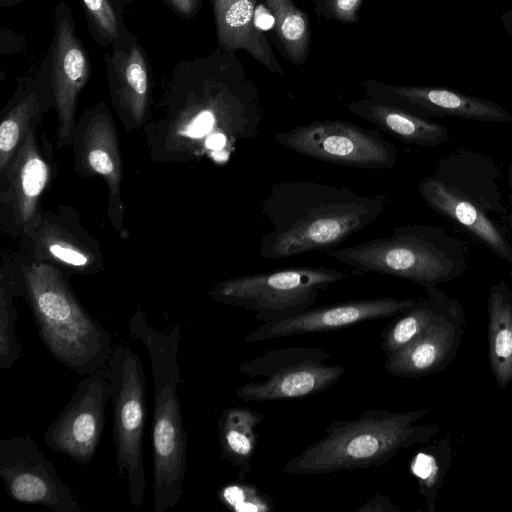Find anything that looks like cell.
I'll return each mask as SVG.
<instances>
[{"label": "cell", "mask_w": 512, "mask_h": 512, "mask_svg": "<svg viewBox=\"0 0 512 512\" xmlns=\"http://www.w3.org/2000/svg\"><path fill=\"white\" fill-rule=\"evenodd\" d=\"M23 257L2 258L0 270V369L10 368L22 355L16 336L17 310L13 298L23 295Z\"/></svg>", "instance_id": "cell-27"}, {"label": "cell", "mask_w": 512, "mask_h": 512, "mask_svg": "<svg viewBox=\"0 0 512 512\" xmlns=\"http://www.w3.org/2000/svg\"><path fill=\"white\" fill-rule=\"evenodd\" d=\"M129 336L142 342L150 357L153 377V505L155 512L173 508L183 495L187 466V431L178 386L181 326L158 331L137 308L130 319Z\"/></svg>", "instance_id": "cell-3"}, {"label": "cell", "mask_w": 512, "mask_h": 512, "mask_svg": "<svg viewBox=\"0 0 512 512\" xmlns=\"http://www.w3.org/2000/svg\"><path fill=\"white\" fill-rule=\"evenodd\" d=\"M0 477L18 502L54 512H82L76 495L29 435L0 440Z\"/></svg>", "instance_id": "cell-12"}, {"label": "cell", "mask_w": 512, "mask_h": 512, "mask_svg": "<svg viewBox=\"0 0 512 512\" xmlns=\"http://www.w3.org/2000/svg\"><path fill=\"white\" fill-rule=\"evenodd\" d=\"M74 169L83 177L101 176L108 188V217L116 231L123 227L122 159L118 133L107 105L100 102L76 120L72 144Z\"/></svg>", "instance_id": "cell-16"}, {"label": "cell", "mask_w": 512, "mask_h": 512, "mask_svg": "<svg viewBox=\"0 0 512 512\" xmlns=\"http://www.w3.org/2000/svg\"><path fill=\"white\" fill-rule=\"evenodd\" d=\"M264 418V414L247 407L226 408L219 416L217 431L222 458L238 470V480H245L251 473L256 427Z\"/></svg>", "instance_id": "cell-25"}, {"label": "cell", "mask_w": 512, "mask_h": 512, "mask_svg": "<svg viewBox=\"0 0 512 512\" xmlns=\"http://www.w3.org/2000/svg\"><path fill=\"white\" fill-rule=\"evenodd\" d=\"M411 473L418 481L419 491L425 498L430 510H433L437 485L440 481L439 463L430 451H420L410 463Z\"/></svg>", "instance_id": "cell-32"}, {"label": "cell", "mask_w": 512, "mask_h": 512, "mask_svg": "<svg viewBox=\"0 0 512 512\" xmlns=\"http://www.w3.org/2000/svg\"><path fill=\"white\" fill-rule=\"evenodd\" d=\"M109 400L110 382L106 369L87 375L77 384L69 401L44 432L46 446L69 456L78 464H88L103 434Z\"/></svg>", "instance_id": "cell-14"}, {"label": "cell", "mask_w": 512, "mask_h": 512, "mask_svg": "<svg viewBox=\"0 0 512 512\" xmlns=\"http://www.w3.org/2000/svg\"><path fill=\"white\" fill-rule=\"evenodd\" d=\"M364 0H314L315 13L328 21L354 24Z\"/></svg>", "instance_id": "cell-33"}, {"label": "cell", "mask_w": 512, "mask_h": 512, "mask_svg": "<svg viewBox=\"0 0 512 512\" xmlns=\"http://www.w3.org/2000/svg\"><path fill=\"white\" fill-rule=\"evenodd\" d=\"M384 194L365 195L347 186L308 180L277 182L260 207L270 231L258 255L278 260L311 252H329L383 213Z\"/></svg>", "instance_id": "cell-2"}, {"label": "cell", "mask_w": 512, "mask_h": 512, "mask_svg": "<svg viewBox=\"0 0 512 512\" xmlns=\"http://www.w3.org/2000/svg\"><path fill=\"white\" fill-rule=\"evenodd\" d=\"M428 410L402 413L369 408L353 420H335L323 438L290 459L283 471L292 475H322L381 466L398 451L429 440L439 427L417 425Z\"/></svg>", "instance_id": "cell-5"}, {"label": "cell", "mask_w": 512, "mask_h": 512, "mask_svg": "<svg viewBox=\"0 0 512 512\" xmlns=\"http://www.w3.org/2000/svg\"><path fill=\"white\" fill-rule=\"evenodd\" d=\"M217 498L234 512H271L275 509L269 495L244 480L223 485L217 492Z\"/></svg>", "instance_id": "cell-31"}, {"label": "cell", "mask_w": 512, "mask_h": 512, "mask_svg": "<svg viewBox=\"0 0 512 512\" xmlns=\"http://www.w3.org/2000/svg\"><path fill=\"white\" fill-rule=\"evenodd\" d=\"M430 299L418 300L409 310L396 316L381 333L380 349L385 357L402 349L420 336L442 313L439 308L440 292H428Z\"/></svg>", "instance_id": "cell-29"}, {"label": "cell", "mask_w": 512, "mask_h": 512, "mask_svg": "<svg viewBox=\"0 0 512 512\" xmlns=\"http://www.w3.org/2000/svg\"><path fill=\"white\" fill-rule=\"evenodd\" d=\"M418 299L392 297L349 300L306 309L296 315L262 323L245 337V343L320 333L348 328L358 323L396 317L414 307Z\"/></svg>", "instance_id": "cell-19"}, {"label": "cell", "mask_w": 512, "mask_h": 512, "mask_svg": "<svg viewBox=\"0 0 512 512\" xmlns=\"http://www.w3.org/2000/svg\"><path fill=\"white\" fill-rule=\"evenodd\" d=\"M22 274L23 296L53 357L80 376L105 368L113 350L111 337L78 300L68 276L25 255Z\"/></svg>", "instance_id": "cell-4"}, {"label": "cell", "mask_w": 512, "mask_h": 512, "mask_svg": "<svg viewBox=\"0 0 512 512\" xmlns=\"http://www.w3.org/2000/svg\"><path fill=\"white\" fill-rule=\"evenodd\" d=\"M489 360L500 388L512 382V290L504 281L490 289Z\"/></svg>", "instance_id": "cell-26"}, {"label": "cell", "mask_w": 512, "mask_h": 512, "mask_svg": "<svg viewBox=\"0 0 512 512\" xmlns=\"http://www.w3.org/2000/svg\"><path fill=\"white\" fill-rule=\"evenodd\" d=\"M347 274L329 267H288L236 276L213 285L208 296L222 304L252 310L268 323L311 308L321 292Z\"/></svg>", "instance_id": "cell-7"}, {"label": "cell", "mask_w": 512, "mask_h": 512, "mask_svg": "<svg viewBox=\"0 0 512 512\" xmlns=\"http://www.w3.org/2000/svg\"><path fill=\"white\" fill-rule=\"evenodd\" d=\"M105 369L110 382L117 472L127 475L129 502L140 510L146 485L143 434L147 405L143 364L134 351L117 344Z\"/></svg>", "instance_id": "cell-8"}, {"label": "cell", "mask_w": 512, "mask_h": 512, "mask_svg": "<svg viewBox=\"0 0 512 512\" xmlns=\"http://www.w3.org/2000/svg\"><path fill=\"white\" fill-rule=\"evenodd\" d=\"M347 108L407 144L434 147L449 141V130L443 125L396 106L365 97L348 103Z\"/></svg>", "instance_id": "cell-24"}, {"label": "cell", "mask_w": 512, "mask_h": 512, "mask_svg": "<svg viewBox=\"0 0 512 512\" xmlns=\"http://www.w3.org/2000/svg\"><path fill=\"white\" fill-rule=\"evenodd\" d=\"M55 108L50 58L46 52L38 68L17 80L2 110L0 121V174L10 163L27 132L41 124L43 115Z\"/></svg>", "instance_id": "cell-20"}, {"label": "cell", "mask_w": 512, "mask_h": 512, "mask_svg": "<svg viewBox=\"0 0 512 512\" xmlns=\"http://www.w3.org/2000/svg\"><path fill=\"white\" fill-rule=\"evenodd\" d=\"M328 254L349 266L353 274L406 279L428 292L467 268L463 243L440 228L423 224L397 226L389 236L333 249Z\"/></svg>", "instance_id": "cell-6"}, {"label": "cell", "mask_w": 512, "mask_h": 512, "mask_svg": "<svg viewBox=\"0 0 512 512\" xmlns=\"http://www.w3.org/2000/svg\"><path fill=\"white\" fill-rule=\"evenodd\" d=\"M418 191L430 207L465 227L512 268L510 243L488 214L476 203L434 176L423 178Z\"/></svg>", "instance_id": "cell-22"}, {"label": "cell", "mask_w": 512, "mask_h": 512, "mask_svg": "<svg viewBox=\"0 0 512 512\" xmlns=\"http://www.w3.org/2000/svg\"><path fill=\"white\" fill-rule=\"evenodd\" d=\"M361 86L367 98L425 118L453 116L476 121H512V114L498 103L446 87L395 85L377 80H364Z\"/></svg>", "instance_id": "cell-18"}, {"label": "cell", "mask_w": 512, "mask_h": 512, "mask_svg": "<svg viewBox=\"0 0 512 512\" xmlns=\"http://www.w3.org/2000/svg\"><path fill=\"white\" fill-rule=\"evenodd\" d=\"M159 115L146 123L151 156L162 162L228 161L260 133L259 91L236 52L221 47L177 62Z\"/></svg>", "instance_id": "cell-1"}, {"label": "cell", "mask_w": 512, "mask_h": 512, "mask_svg": "<svg viewBox=\"0 0 512 512\" xmlns=\"http://www.w3.org/2000/svg\"><path fill=\"white\" fill-rule=\"evenodd\" d=\"M398 508L393 505L389 496L375 495L364 503L357 512H398Z\"/></svg>", "instance_id": "cell-35"}, {"label": "cell", "mask_w": 512, "mask_h": 512, "mask_svg": "<svg viewBox=\"0 0 512 512\" xmlns=\"http://www.w3.org/2000/svg\"><path fill=\"white\" fill-rule=\"evenodd\" d=\"M24 255L71 274L93 275L104 269L99 243L71 208L44 211L36 226L19 240Z\"/></svg>", "instance_id": "cell-15"}, {"label": "cell", "mask_w": 512, "mask_h": 512, "mask_svg": "<svg viewBox=\"0 0 512 512\" xmlns=\"http://www.w3.org/2000/svg\"><path fill=\"white\" fill-rule=\"evenodd\" d=\"M111 103L126 130L141 128L150 116L153 74L139 39L126 29L104 53Z\"/></svg>", "instance_id": "cell-17"}, {"label": "cell", "mask_w": 512, "mask_h": 512, "mask_svg": "<svg viewBox=\"0 0 512 512\" xmlns=\"http://www.w3.org/2000/svg\"><path fill=\"white\" fill-rule=\"evenodd\" d=\"M47 53L57 113L56 147L65 149L72 144L79 96L91 73L88 52L65 1L58 2L55 8L53 36Z\"/></svg>", "instance_id": "cell-13"}, {"label": "cell", "mask_w": 512, "mask_h": 512, "mask_svg": "<svg viewBox=\"0 0 512 512\" xmlns=\"http://www.w3.org/2000/svg\"><path fill=\"white\" fill-rule=\"evenodd\" d=\"M95 43L108 49L127 29L123 0H79Z\"/></svg>", "instance_id": "cell-30"}, {"label": "cell", "mask_w": 512, "mask_h": 512, "mask_svg": "<svg viewBox=\"0 0 512 512\" xmlns=\"http://www.w3.org/2000/svg\"><path fill=\"white\" fill-rule=\"evenodd\" d=\"M272 14L281 55L295 65H303L311 46L308 15L294 0H263Z\"/></svg>", "instance_id": "cell-28"}, {"label": "cell", "mask_w": 512, "mask_h": 512, "mask_svg": "<svg viewBox=\"0 0 512 512\" xmlns=\"http://www.w3.org/2000/svg\"><path fill=\"white\" fill-rule=\"evenodd\" d=\"M285 148L320 161L362 169H391L398 152L376 128L343 120H318L275 136Z\"/></svg>", "instance_id": "cell-11"}, {"label": "cell", "mask_w": 512, "mask_h": 512, "mask_svg": "<svg viewBox=\"0 0 512 512\" xmlns=\"http://www.w3.org/2000/svg\"><path fill=\"white\" fill-rule=\"evenodd\" d=\"M511 177H512V172H511Z\"/></svg>", "instance_id": "cell-40"}, {"label": "cell", "mask_w": 512, "mask_h": 512, "mask_svg": "<svg viewBox=\"0 0 512 512\" xmlns=\"http://www.w3.org/2000/svg\"><path fill=\"white\" fill-rule=\"evenodd\" d=\"M257 0H212L218 46L243 50L271 73L284 77L267 36L256 24Z\"/></svg>", "instance_id": "cell-21"}, {"label": "cell", "mask_w": 512, "mask_h": 512, "mask_svg": "<svg viewBox=\"0 0 512 512\" xmlns=\"http://www.w3.org/2000/svg\"><path fill=\"white\" fill-rule=\"evenodd\" d=\"M137 0H123V2L125 3V5H131L133 4L134 2H136Z\"/></svg>", "instance_id": "cell-37"}, {"label": "cell", "mask_w": 512, "mask_h": 512, "mask_svg": "<svg viewBox=\"0 0 512 512\" xmlns=\"http://www.w3.org/2000/svg\"><path fill=\"white\" fill-rule=\"evenodd\" d=\"M31 128L0 174V227L20 240L40 220L41 198L56 173L53 145L44 131Z\"/></svg>", "instance_id": "cell-10"}, {"label": "cell", "mask_w": 512, "mask_h": 512, "mask_svg": "<svg viewBox=\"0 0 512 512\" xmlns=\"http://www.w3.org/2000/svg\"><path fill=\"white\" fill-rule=\"evenodd\" d=\"M455 339V326L442 312L415 340L385 357L384 368L397 377H418L432 373L447 360Z\"/></svg>", "instance_id": "cell-23"}, {"label": "cell", "mask_w": 512, "mask_h": 512, "mask_svg": "<svg viewBox=\"0 0 512 512\" xmlns=\"http://www.w3.org/2000/svg\"><path fill=\"white\" fill-rule=\"evenodd\" d=\"M203 0H167L166 6L182 18H192L201 9Z\"/></svg>", "instance_id": "cell-34"}, {"label": "cell", "mask_w": 512, "mask_h": 512, "mask_svg": "<svg viewBox=\"0 0 512 512\" xmlns=\"http://www.w3.org/2000/svg\"><path fill=\"white\" fill-rule=\"evenodd\" d=\"M500 21L506 32L512 36V9L505 11L500 16Z\"/></svg>", "instance_id": "cell-36"}, {"label": "cell", "mask_w": 512, "mask_h": 512, "mask_svg": "<svg viewBox=\"0 0 512 512\" xmlns=\"http://www.w3.org/2000/svg\"><path fill=\"white\" fill-rule=\"evenodd\" d=\"M331 353L315 347H285L265 351L238 364V372L262 377L243 384L236 396L245 402L298 399L324 392L345 373L343 365L325 361Z\"/></svg>", "instance_id": "cell-9"}, {"label": "cell", "mask_w": 512, "mask_h": 512, "mask_svg": "<svg viewBox=\"0 0 512 512\" xmlns=\"http://www.w3.org/2000/svg\"><path fill=\"white\" fill-rule=\"evenodd\" d=\"M509 219H510L509 221H510V224H511V227H512V212H511V214H510Z\"/></svg>", "instance_id": "cell-38"}, {"label": "cell", "mask_w": 512, "mask_h": 512, "mask_svg": "<svg viewBox=\"0 0 512 512\" xmlns=\"http://www.w3.org/2000/svg\"><path fill=\"white\" fill-rule=\"evenodd\" d=\"M156 1L162 2L163 4H166V2H167V0H156Z\"/></svg>", "instance_id": "cell-39"}]
</instances>
